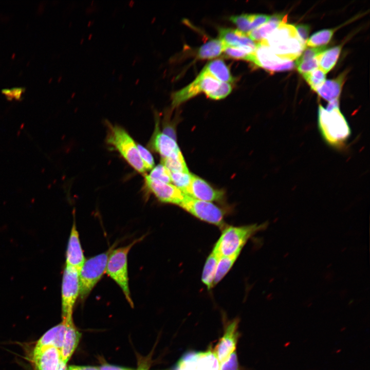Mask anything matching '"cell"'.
<instances>
[{"label":"cell","instance_id":"ab89813d","mask_svg":"<svg viewBox=\"0 0 370 370\" xmlns=\"http://www.w3.org/2000/svg\"><path fill=\"white\" fill-rule=\"evenodd\" d=\"M270 16L263 14H252L251 30L267 23Z\"/></svg>","mask_w":370,"mask_h":370},{"label":"cell","instance_id":"277c9868","mask_svg":"<svg viewBox=\"0 0 370 370\" xmlns=\"http://www.w3.org/2000/svg\"><path fill=\"white\" fill-rule=\"evenodd\" d=\"M108 127L107 143L113 146L134 170L144 173L146 170L132 137L119 125L108 123Z\"/></svg>","mask_w":370,"mask_h":370},{"label":"cell","instance_id":"e575fe53","mask_svg":"<svg viewBox=\"0 0 370 370\" xmlns=\"http://www.w3.org/2000/svg\"><path fill=\"white\" fill-rule=\"evenodd\" d=\"M231 90L232 86L229 83L221 82L219 87L215 91L207 94V96L213 100H219L226 97Z\"/></svg>","mask_w":370,"mask_h":370},{"label":"cell","instance_id":"f546056e","mask_svg":"<svg viewBox=\"0 0 370 370\" xmlns=\"http://www.w3.org/2000/svg\"><path fill=\"white\" fill-rule=\"evenodd\" d=\"M304 79L314 91L325 81L326 73L320 68L303 75Z\"/></svg>","mask_w":370,"mask_h":370},{"label":"cell","instance_id":"cb8c5ba5","mask_svg":"<svg viewBox=\"0 0 370 370\" xmlns=\"http://www.w3.org/2000/svg\"><path fill=\"white\" fill-rule=\"evenodd\" d=\"M221 256L213 250L207 258L203 267L201 281L208 289L213 286L214 279L218 261Z\"/></svg>","mask_w":370,"mask_h":370},{"label":"cell","instance_id":"30bf717a","mask_svg":"<svg viewBox=\"0 0 370 370\" xmlns=\"http://www.w3.org/2000/svg\"><path fill=\"white\" fill-rule=\"evenodd\" d=\"M30 359L34 370H67L60 350L53 346H34Z\"/></svg>","mask_w":370,"mask_h":370},{"label":"cell","instance_id":"44dd1931","mask_svg":"<svg viewBox=\"0 0 370 370\" xmlns=\"http://www.w3.org/2000/svg\"><path fill=\"white\" fill-rule=\"evenodd\" d=\"M345 74L342 73L335 79L326 80L316 91L320 97L329 102L339 99L345 81Z\"/></svg>","mask_w":370,"mask_h":370},{"label":"cell","instance_id":"d590c367","mask_svg":"<svg viewBox=\"0 0 370 370\" xmlns=\"http://www.w3.org/2000/svg\"><path fill=\"white\" fill-rule=\"evenodd\" d=\"M140 156L145 170H152L154 167V159L150 151L141 145L137 144Z\"/></svg>","mask_w":370,"mask_h":370},{"label":"cell","instance_id":"8fae6325","mask_svg":"<svg viewBox=\"0 0 370 370\" xmlns=\"http://www.w3.org/2000/svg\"><path fill=\"white\" fill-rule=\"evenodd\" d=\"M220 364L213 349L184 354L173 370H219Z\"/></svg>","mask_w":370,"mask_h":370},{"label":"cell","instance_id":"83f0119b","mask_svg":"<svg viewBox=\"0 0 370 370\" xmlns=\"http://www.w3.org/2000/svg\"><path fill=\"white\" fill-rule=\"evenodd\" d=\"M334 29H323L315 32L306 41L305 46L319 47L326 45L331 40Z\"/></svg>","mask_w":370,"mask_h":370},{"label":"cell","instance_id":"1f68e13d","mask_svg":"<svg viewBox=\"0 0 370 370\" xmlns=\"http://www.w3.org/2000/svg\"><path fill=\"white\" fill-rule=\"evenodd\" d=\"M224 52L227 57L249 62H251L254 53L242 48L226 46L224 49Z\"/></svg>","mask_w":370,"mask_h":370},{"label":"cell","instance_id":"f6af8a7d","mask_svg":"<svg viewBox=\"0 0 370 370\" xmlns=\"http://www.w3.org/2000/svg\"><path fill=\"white\" fill-rule=\"evenodd\" d=\"M149 365L147 361H143L139 363V365L137 370H149Z\"/></svg>","mask_w":370,"mask_h":370},{"label":"cell","instance_id":"9a60e30c","mask_svg":"<svg viewBox=\"0 0 370 370\" xmlns=\"http://www.w3.org/2000/svg\"><path fill=\"white\" fill-rule=\"evenodd\" d=\"M238 322L235 319L227 326L223 336L213 349L220 364L235 351L238 339Z\"/></svg>","mask_w":370,"mask_h":370},{"label":"cell","instance_id":"d6986e66","mask_svg":"<svg viewBox=\"0 0 370 370\" xmlns=\"http://www.w3.org/2000/svg\"><path fill=\"white\" fill-rule=\"evenodd\" d=\"M67 324L64 343L60 352L63 360L67 363L77 348L81 337V333L71 322Z\"/></svg>","mask_w":370,"mask_h":370},{"label":"cell","instance_id":"ac0fdd59","mask_svg":"<svg viewBox=\"0 0 370 370\" xmlns=\"http://www.w3.org/2000/svg\"><path fill=\"white\" fill-rule=\"evenodd\" d=\"M67 324L62 322L46 331L35 343L34 346H53L61 349L65 338Z\"/></svg>","mask_w":370,"mask_h":370},{"label":"cell","instance_id":"d4e9b609","mask_svg":"<svg viewBox=\"0 0 370 370\" xmlns=\"http://www.w3.org/2000/svg\"><path fill=\"white\" fill-rule=\"evenodd\" d=\"M225 47L226 45L219 39L210 40L199 47L197 57L200 59L217 57L224 52Z\"/></svg>","mask_w":370,"mask_h":370},{"label":"cell","instance_id":"603a6c76","mask_svg":"<svg viewBox=\"0 0 370 370\" xmlns=\"http://www.w3.org/2000/svg\"><path fill=\"white\" fill-rule=\"evenodd\" d=\"M204 68L213 77L223 82H232L234 78L229 68L221 59L213 60L206 64Z\"/></svg>","mask_w":370,"mask_h":370},{"label":"cell","instance_id":"4dcf8cb0","mask_svg":"<svg viewBox=\"0 0 370 370\" xmlns=\"http://www.w3.org/2000/svg\"><path fill=\"white\" fill-rule=\"evenodd\" d=\"M170 175L171 182L184 194L190 183L192 174L189 172H172Z\"/></svg>","mask_w":370,"mask_h":370},{"label":"cell","instance_id":"8d00e7d4","mask_svg":"<svg viewBox=\"0 0 370 370\" xmlns=\"http://www.w3.org/2000/svg\"><path fill=\"white\" fill-rule=\"evenodd\" d=\"M317 57L295 64L298 71L302 75H304L317 69L319 67Z\"/></svg>","mask_w":370,"mask_h":370},{"label":"cell","instance_id":"e0dca14e","mask_svg":"<svg viewBox=\"0 0 370 370\" xmlns=\"http://www.w3.org/2000/svg\"><path fill=\"white\" fill-rule=\"evenodd\" d=\"M85 261L80 243L79 235L74 220L69 237L66 253V265L80 271Z\"/></svg>","mask_w":370,"mask_h":370},{"label":"cell","instance_id":"74e56055","mask_svg":"<svg viewBox=\"0 0 370 370\" xmlns=\"http://www.w3.org/2000/svg\"><path fill=\"white\" fill-rule=\"evenodd\" d=\"M325 50L324 46L304 49L300 56L296 60L295 64L314 58Z\"/></svg>","mask_w":370,"mask_h":370},{"label":"cell","instance_id":"7bdbcfd3","mask_svg":"<svg viewBox=\"0 0 370 370\" xmlns=\"http://www.w3.org/2000/svg\"><path fill=\"white\" fill-rule=\"evenodd\" d=\"M100 370H135L132 368L118 366L109 364H104L99 367Z\"/></svg>","mask_w":370,"mask_h":370},{"label":"cell","instance_id":"836d02e7","mask_svg":"<svg viewBox=\"0 0 370 370\" xmlns=\"http://www.w3.org/2000/svg\"><path fill=\"white\" fill-rule=\"evenodd\" d=\"M150 178L162 181L165 183H171L170 172L162 164H159L154 167L149 175H147Z\"/></svg>","mask_w":370,"mask_h":370},{"label":"cell","instance_id":"7c38bea8","mask_svg":"<svg viewBox=\"0 0 370 370\" xmlns=\"http://www.w3.org/2000/svg\"><path fill=\"white\" fill-rule=\"evenodd\" d=\"M145 188L160 201L179 206L186 194L171 183H165L144 176Z\"/></svg>","mask_w":370,"mask_h":370},{"label":"cell","instance_id":"5bb4252c","mask_svg":"<svg viewBox=\"0 0 370 370\" xmlns=\"http://www.w3.org/2000/svg\"><path fill=\"white\" fill-rule=\"evenodd\" d=\"M184 194L193 198L209 202L221 200L224 195L222 190L213 188L206 180L194 174Z\"/></svg>","mask_w":370,"mask_h":370},{"label":"cell","instance_id":"7a4b0ae2","mask_svg":"<svg viewBox=\"0 0 370 370\" xmlns=\"http://www.w3.org/2000/svg\"><path fill=\"white\" fill-rule=\"evenodd\" d=\"M318 125L325 141L332 146H341L350 135L349 125L339 107L328 110L319 104Z\"/></svg>","mask_w":370,"mask_h":370},{"label":"cell","instance_id":"ffe728a7","mask_svg":"<svg viewBox=\"0 0 370 370\" xmlns=\"http://www.w3.org/2000/svg\"><path fill=\"white\" fill-rule=\"evenodd\" d=\"M287 15L275 14L270 16L269 20L261 26L251 30L247 35L253 41L260 42L265 39L282 23L286 22Z\"/></svg>","mask_w":370,"mask_h":370},{"label":"cell","instance_id":"6da1fadb","mask_svg":"<svg viewBox=\"0 0 370 370\" xmlns=\"http://www.w3.org/2000/svg\"><path fill=\"white\" fill-rule=\"evenodd\" d=\"M262 42L279 57L291 61L297 59L306 46L295 26L286 22L282 23Z\"/></svg>","mask_w":370,"mask_h":370},{"label":"cell","instance_id":"3957f363","mask_svg":"<svg viewBox=\"0 0 370 370\" xmlns=\"http://www.w3.org/2000/svg\"><path fill=\"white\" fill-rule=\"evenodd\" d=\"M144 237L143 235L125 246L113 249L109 255L106 267L105 273L120 287L132 307L134 303L129 288L127 255L133 246L141 242Z\"/></svg>","mask_w":370,"mask_h":370},{"label":"cell","instance_id":"f1b7e54d","mask_svg":"<svg viewBox=\"0 0 370 370\" xmlns=\"http://www.w3.org/2000/svg\"><path fill=\"white\" fill-rule=\"evenodd\" d=\"M161 164L170 173L189 172L182 154L173 157L161 158Z\"/></svg>","mask_w":370,"mask_h":370},{"label":"cell","instance_id":"60d3db41","mask_svg":"<svg viewBox=\"0 0 370 370\" xmlns=\"http://www.w3.org/2000/svg\"><path fill=\"white\" fill-rule=\"evenodd\" d=\"M25 89L23 87H14L11 89H5L2 90L3 93L8 99H20Z\"/></svg>","mask_w":370,"mask_h":370},{"label":"cell","instance_id":"7402d4cb","mask_svg":"<svg viewBox=\"0 0 370 370\" xmlns=\"http://www.w3.org/2000/svg\"><path fill=\"white\" fill-rule=\"evenodd\" d=\"M201 92H203V89L200 77L198 75L196 79L188 85L173 93L172 98V106L173 107H177Z\"/></svg>","mask_w":370,"mask_h":370},{"label":"cell","instance_id":"d6a6232c","mask_svg":"<svg viewBox=\"0 0 370 370\" xmlns=\"http://www.w3.org/2000/svg\"><path fill=\"white\" fill-rule=\"evenodd\" d=\"M229 19L242 32L247 34L251 30L252 14L244 13L233 15Z\"/></svg>","mask_w":370,"mask_h":370},{"label":"cell","instance_id":"8992f818","mask_svg":"<svg viewBox=\"0 0 370 370\" xmlns=\"http://www.w3.org/2000/svg\"><path fill=\"white\" fill-rule=\"evenodd\" d=\"M261 227L262 225L254 224L226 227L213 250L220 256L230 255L241 251L247 240L258 231Z\"/></svg>","mask_w":370,"mask_h":370},{"label":"cell","instance_id":"4316f807","mask_svg":"<svg viewBox=\"0 0 370 370\" xmlns=\"http://www.w3.org/2000/svg\"><path fill=\"white\" fill-rule=\"evenodd\" d=\"M241 251L232 255L221 256L218 261L214 279V286L219 283L229 272L238 258Z\"/></svg>","mask_w":370,"mask_h":370},{"label":"cell","instance_id":"f35d334b","mask_svg":"<svg viewBox=\"0 0 370 370\" xmlns=\"http://www.w3.org/2000/svg\"><path fill=\"white\" fill-rule=\"evenodd\" d=\"M219 370H239L237 356L235 351L220 364Z\"/></svg>","mask_w":370,"mask_h":370},{"label":"cell","instance_id":"52a82bcc","mask_svg":"<svg viewBox=\"0 0 370 370\" xmlns=\"http://www.w3.org/2000/svg\"><path fill=\"white\" fill-rule=\"evenodd\" d=\"M79 271L73 267L66 265L61 289L62 322L69 323L73 321V309L79 296Z\"/></svg>","mask_w":370,"mask_h":370},{"label":"cell","instance_id":"ba28073f","mask_svg":"<svg viewBox=\"0 0 370 370\" xmlns=\"http://www.w3.org/2000/svg\"><path fill=\"white\" fill-rule=\"evenodd\" d=\"M179 206L203 221L218 227L225 225L223 211L212 202L196 199L186 194Z\"/></svg>","mask_w":370,"mask_h":370},{"label":"cell","instance_id":"2e32d148","mask_svg":"<svg viewBox=\"0 0 370 370\" xmlns=\"http://www.w3.org/2000/svg\"><path fill=\"white\" fill-rule=\"evenodd\" d=\"M219 39L226 46H232L245 49L251 52L256 49L257 43L249 36L238 29L220 28L218 30Z\"/></svg>","mask_w":370,"mask_h":370},{"label":"cell","instance_id":"4fadbf2b","mask_svg":"<svg viewBox=\"0 0 370 370\" xmlns=\"http://www.w3.org/2000/svg\"><path fill=\"white\" fill-rule=\"evenodd\" d=\"M155 128L150 141L151 148L159 154L161 158L173 157L182 154L176 141L168 135L160 132L159 118L156 116Z\"/></svg>","mask_w":370,"mask_h":370},{"label":"cell","instance_id":"9c48e42d","mask_svg":"<svg viewBox=\"0 0 370 370\" xmlns=\"http://www.w3.org/2000/svg\"><path fill=\"white\" fill-rule=\"evenodd\" d=\"M251 62L270 72L290 70L295 66L293 61L279 57L262 41L257 43Z\"/></svg>","mask_w":370,"mask_h":370},{"label":"cell","instance_id":"ee69618b","mask_svg":"<svg viewBox=\"0 0 370 370\" xmlns=\"http://www.w3.org/2000/svg\"><path fill=\"white\" fill-rule=\"evenodd\" d=\"M67 370H100L99 367L91 366L70 365L67 367Z\"/></svg>","mask_w":370,"mask_h":370},{"label":"cell","instance_id":"484cf974","mask_svg":"<svg viewBox=\"0 0 370 370\" xmlns=\"http://www.w3.org/2000/svg\"><path fill=\"white\" fill-rule=\"evenodd\" d=\"M341 51V46H336L325 50L318 55L319 68L325 73L336 65Z\"/></svg>","mask_w":370,"mask_h":370},{"label":"cell","instance_id":"b9f144b4","mask_svg":"<svg viewBox=\"0 0 370 370\" xmlns=\"http://www.w3.org/2000/svg\"><path fill=\"white\" fill-rule=\"evenodd\" d=\"M299 38L303 43L306 44L310 31V27L307 25L300 24L295 27Z\"/></svg>","mask_w":370,"mask_h":370},{"label":"cell","instance_id":"5b68a950","mask_svg":"<svg viewBox=\"0 0 370 370\" xmlns=\"http://www.w3.org/2000/svg\"><path fill=\"white\" fill-rule=\"evenodd\" d=\"M114 244L107 251L85 260L79 271V298L84 301L105 273L109 255Z\"/></svg>","mask_w":370,"mask_h":370}]
</instances>
